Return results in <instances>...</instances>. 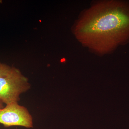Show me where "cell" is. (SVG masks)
<instances>
[{"instance_id": "6da1fadb", "label": "cell", "mask_w": 129, "mask_h": 129, "mask_svg": "<svg viewBox=\"0 0 129 129\" xmlns=\"http://www.w3.org/2000/svg\"><path fill=\"white\" fill-rule=\"evenodd\" d=\"M73 30L78 41L92 51L111 52L129 42V2H96L81 13Z\"/></svg>"}, {"instance_id": "7a4b0ae2", "label": "cell", "mask_w": 129, "mask_h": 129, "mask_svg": "<svg viewBox=\"0 0 129 129\" xmlns=\"http://www.w3.org/2000/svg\"><path fill=\"white\" fill-rule=\"evenodd\" d=\"M30 88L28 79L19 70L12 67L7 74L0 77V101L6 105L18 103L21 94Z\"/></svg>"}, {"instance_id": "3957f363", "label": "cell", "mask_w": 129, "mask_h": 129, "mask_svg": "<svg viewBox=\"0 0 129 129\" xmlns=\"http://www.w3.org/2000/svg\"><path fill=\"white\" fill-rule=\"evenodd\" d=\"M0 123L5 127H34L33 118L27 109L18 103H10L0 109Z\"/></svg>"}, {"instance_id": "277c9868", "label": "cell", "mask_w": 129, "mask_h": 129, "mask_svg": "<svg viewBox=\"0 0 129 129\" xmlns=\"http://www.w3.org/2000/svg\"><path fill=\"white\" fill-rule=\"evenodd\" d=\"M11 68L7 64L0 62V77L7 74Z\"/></svg>"}, {"instance_id": "5b68a950", "label": "cell", "mask_w": 129, "mask_h": 129, "mask_svg": "<svg viewBox=\"0 0 129 129\" xmlns=\"http://www.w3.org/2000/svg\"><path fill=\"white\" fill-rule=\"evenodd\" d=\"M3 103L2 102L0 101V109H2L4 108L3 107Z\"/></svg>"}]
</instances>
